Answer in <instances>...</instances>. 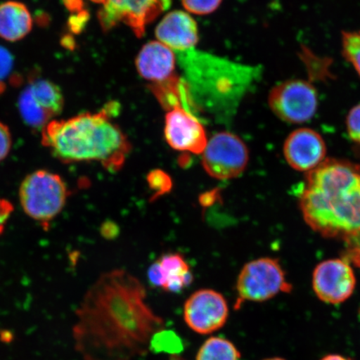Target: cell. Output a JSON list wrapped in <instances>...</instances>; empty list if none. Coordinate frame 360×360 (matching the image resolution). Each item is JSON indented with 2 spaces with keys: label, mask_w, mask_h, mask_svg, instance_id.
Wrapping results in <instances>:
<instances>
[{
  "label": "cell",
  "mask_w": 360,
  "mask_h": 360,
  "mask_svg": "<svg viewBox=\"0 0 360 360\" xmlns=\"http://www.w3.org/2000/svg\"><path fill=\"white\" fill-rule=\"evenodd\" d=\"M169 360H186L182 358L178 357V356H173L171 357Z\"/></svg>",
  "instance_id": "31"
},
{
  "label": "cell",
  "mask_w": 360,
  "mask_h": 360,
  "mask_svg": "<svg viewBox=\"0 0 360 360\" xmlns=\"http://www.w3.org/2000/svg\"><path fill=\"white\" fill-rule=\"evenodd\" d=\"M158 41L174 52L184 53L195 48L199 41V31L190 13L181 11L168 13L155 29Z\"/></svg>",
  "instance_id": "14"
},
{
  "label": "cell",
  "mask_w": 360,
  "mask_h": 360,
  "mask_svg": "<svg viewBox=\"0 0 360 360\" xmlns=\"http://www.w3.org/2000/svg\"><path fill=\"white\" fill-rule=\"evenodd\" d=\"M148 278L153 286L166 292H179L191 285L193 276L190 264L181 254L168 253L151 264Z\"/></svg>",
  "instance_id": "16"
},
{
  "label": "cell",
  "mask_w": 360,
  "mask_h": 360,
  "mask_svg": "<svg viewBox=\"0 0 360 360\" xmlns=\"http://www.w3.org/2000/svg\"><path fill=\"white\" fill-rule=\"evenodd\" d=\"M13 211V206L11 201L0 199V235L6 229L8 220L10 219Z\"/></svg>",
  "instance_id": "27"
},
{
  "label": "cell",
  "mask_w": 360,
  "mask_h": 360,
  "mask_svg": "<svg viewBox=\"0 0 360 360\" xmlns=\"http://www.w3.org/2000/svg\"><path fill=\"white\" fill-rule=\"evenodd\" d=\"M249 160L250 152L245 142L228 131L215 134L202 153V168L210 177L219 180L240 176Z\"/></svg>",
  "instance_id": "8"
},
{
  "label": "cell",
  "mask_w": 360,
  "mask_h": 360,
  "mask_svg": "<svg viewBox=\"0 0 360 360\" xmlns=\"http://www.w3.org/2000/svg\"><path fill=\"white\" fill-rule=\"evenodd\" d=\"M115 103L97 112L51 121L42 129V145L64 164L96 162L111 173L124 167L131 152L127 136L112 120Z\"/></svg>",
  "instance_id": "3"
},
{
  "label": "cell",
  "mask_w": 360,
  "mask_h": 360,
  "mask_svg": "<svg viewBox=\"0 0 360 360\" xmlns=\"http://www.w3.org/2000/svg\"><path fill=\"white\" fill-rule=\"evenodd\" d=\"M192 105V103H180L166 110L165 138L174 150L202 155L209 139Z\"/></svg>",
  "instance_id": "10"
},
{
  "label": "cell",
  "mask_w": 360,
  "mask_h": 360,
  "mask_svg": "<svg viewBox=\"0 0 360 360\" xmlns=\"http://www.w3.org/2000/svg\"><path fill=\"white\" fill-rule=\"evenodd\" d=\"M219 196V193L218 190H213L212 191L202 193L200 198V205L204 207L212 205L218 200Z\"/></svg>",
  "instance_id": "28"
},
{
  "label": "cell",
  "mask_w": 360,
  "mask_h": 360,
  "mask_svg": "<svg viewBox=\"0 0 360 360\" xmlns=\"http://www.w3.org/2000/svg\"><path fill=\"white\" fill-rule=\"evenodd\" d=\"M32 27V16L24 4L8 1L0 4V38L19 41L30 34Z\"/></svg>",
  "instance_id": "17"
},
{
  "label": "cell",
  "mask_w": 360,
  "mask_h": 360,
  "mask_svg": "<svg viewBox=\"0 0 360 360\" xmlns=\"http://www.w3.org/2000/svg\"><path fill=\"white\" fill-rule=\"evenodd\" d=\"M283 155L292 169L310 172L325 161L326 142L321 135L312 129H297L287 137L283 145Z\"/></svg>",
  "instance_id": "13"
},
{
  "label": "cell",
  "mask_w": 360,
  "mask_h": 360,
  "mask_svg": "<svg viewBox=\"0 0 360 360\" xmlns=\"http://www.w3.org/2000/svg\"><path fill=\"white\" fill-rule=\"evenodd\" d=\"M187 13L197 15H206L214 12L222 0H181Z\"/></svg>",
  "instance_id": "22"
},
{
  "label": "cell",
  "mask_w": 360,
  "mask_h": 360,
  "mask_svg": "<svg viewBox=\"0 0 360 360\" xmlns=\"http://www.w3.org/2000/svg\"><path fill=\"white\" fill-rule=\"evenodd\" d=\"M13 68V57L11 53L0 45V94L6 90V85L4 83L11 75Z\"/></svg>",
  "instance_id": "24"
},
{
  "label": "cell",
  "mask_w": 360,
  "mask_h": 360,
  "mask_svg": "<svg viewBox=\"0 0 360 360\" xmlns=\"http://www.w3.org/2000/svg\"><path fill=\"white\" fill-rule=\"evenodd\" d=\"M241 354L236 345L221 337H211L198 351L196 360H238Z\"/></svg>",
  "instance_id": "18"
},
{
  "label": "cell",
  "mask_w": 360,
  "mask_h": 360,
  "mask_svg": "<svg viewBox=\"0 0 360 360\" xmlns=\"http://www.w3.org/2000/svg\"><path fill=\"white\" fill-rule=\"evenodd\" d=\"M100 6L97 16L103 31L124 25L138 38H142L146 27L167 11L171 0H91Z\"/></svg>",
  "instance_id": "6"
},
{
  "label": "cell",
  "mask_w": 360,
  "mask_h": 360,
  "mask_svg": "<svg viewBox=\"0 0 360 360\" xmlns=\"http://www.w3.org/2000/svg\"><path fill=\"white\" fill-rule=\"evenodd\" d=\"M268 103L278 119L300 124L314 118L319 108L316 89L305 79L283 81L269 92Z\"/></svg>",
  "instance_id": "7"
},
{
  "label": "cell",
  "mask_w": 360,
  "mask_h": 360,
  "mask_svg": "<svg viewBox=\"0 0 360 360\" xmlns=\"http://www.w3.org/2000/svg\"><path fill=\"white\" fill-rule=\"evenodd\" d=\"M75 316L74 347L84 360H134L165 327L146 302L145 285L124 269L103 274Z\"/></svg>",
  "instance_id": "1"
},
{
  "label": "cell",
  "mask_w": 360,
  "mask_h": 360,
  "mask_svg": "<svg viewBox=\"0 0 360 360\" xmlns=\"http://www.w3.org/2000/svg\"><path fill=\"white\" fill-rule=\"evenodd\" d=\"M304 218L326 237L360 233V165L328 160L310 171L300 195Z\"/></svg>",
  "instance_id": "2"
},
{
  "label": "cell",
  "mask_w": 360,
  "mask_h": 360,
  "mask_svg": "<svg viewBox=\"0 0 360 360\" xmlns=\"http://www.w3.org/2000/svg\"><path fill=\"white\" fill-rule=\"evenodd\" d=\"M346 129L351 141L360 148V103L349 111L346 118Z\"/></svg>",
  "instance_id": "23"
},
{
  "label": "cell",
  "mask_w": 360,
  "mask_h": 360,
  "mask_svg": "<svg viewBox=\"0 0 360 360\" xmlns=\"http://www.w3.org/2000/svg\"><path fill=\"white\" fill-rule=\"evenodd\" d=\"M66 6L69 8H72L74 11H79L81 7H82V0H65Z\"/></svg>",
  "instance_id": "29"
},
{
  "label": "cell",
  "mask_w": 360,
  "mask_h": 360,
  "mask_svg": "<svg viewBox=\"0 0 360 360\" xmlns=\"http://www.w3.org/2000/svg\"><path fill=\"white\" fill-rule=\"evenodd\" d=\"M70 191L60 175L39 169L22 179L20 187L22 209L44 231L64 210Z\"/></svg>",
  "instance_id": "4"
},
{
  "label": "cell",
  "mask_w": 360,
  "mask_h": 360,
  "mask_svg": "<svg viewBox=\"0 0 360 360\" xmlns=\"http://www.w3.org/2000/svg\"><path fill=\"white\" fill-rule=\"evenodd\" d=\"M12 148V136L8 126L0 122V162L6 160Z\"/></svg>",
  "instance_id": "25"
},
{
  "label": "cell",
  "mask_w": 360,
  "mask_h": 360,
  "mask_svg": "<svg viewBox=\"0 0 360 360\" xmlns=\"http://www.w3.org/2000/svg\"><path fill=\"white\" fill-rule=\"evenodd\" d=\"M342 53L360 78V31H345L341 36Z\"/></svg>",
  "instance_id": "19"
},
{
  "label": "cell",
  "mask_w": 360,
  "mask_h": 360,
  "mask_svg": "<svg viewBox=\"0 0 360 360\" xmlns=\"http://www.w3.org/2000/svg\"><path fill=\"white\" fill-rule=\"evenodd\" d=\"M229 306L220 292L210 289L197 290L184 305V319L193 331L210 335L227 322Z\"/></svg>",
  "instance_id": "11"
},
{
  "label": "cell",
  "mask_w": 360,
  "mask_h": 360,
  "mask_svg": "<svg viewBox=\"0 0 360 360\" xmlns=\"http://www.w3.org/2000/svg\"><path fill=\"white\" fill-rule=\"evenodd\" d=\"M147 183L153 195L151 200L159 199L172 190L173 180L165 171L155 169L150 171L147 175Z\"/></svg>",
  "instance_id": "20"
},
{
  "label": "cell",
  "mask_w": 360,
  "mask_h": 360,
  "mask_svg": "<svg viewBox=\"0 0 360 360\" xmlns=\"http://www.w3.org/2000/svg\"><path fill=\"white\" fill-rule=\"evenodd\" d=\"M352 268L343 259L323 261L315 268L313 288L318 298L323 302L337 304L345 302L352 295L355 288Z\"/></svg>",
  "instance_id": "12"
},
{
  "label": "cell",
  "mask_w": 360,
  "mask_h": 360,
  "mask_svg": "<svg viewBox=\"0 0 360 360\" xmlns=\"http://www.w3.org/2000/svg\"><path fill=\"white\" fill-rule=\"evenodd\" d=\"M321 360H351L349 359L341 356L339 354H330L327 355L325 358H323Z\"/></svg>",
  "instance_id": "30"
},
{
  "label": "cell",
  "mask_w": 360,
  "mask_h": 360,
  "mask_svg": "<svg viewBox=\"0 0 360 360\" xmlns=\"http://www.w3.org/2000/svg\"><path fill=\"white\" fill-rule=\"evenodd\" d=\"M64 103L60 87L51 81L34 79L21 92L19 109L27 125L42 130L60 114Z\"/></svg>",
  "instance_id": "9"
},
{
  "label": "cell",
  "mask_w": 360,
  "mask_h": 360,
  "mask_svg": "<svg viewBox=\"0 0 360 360\" xmlns=\"http://www.w3.org/2000/svg\"><path fill=\"white\" fill-rule=\"evenodd\" d=\"M150 349L156 352L179 353L183 346L179 338L174 332L162 330L153 337Z\"/></svg>",
  "instance_id": "21"
},
{
  "label": "cell",
  "mask_w": 360,
  "mask_h": 360,
  "mask_svg": "<svg viewBox=\"0 0 360 360\" xmlns=\"http://www.w3.org/2000/svg\"><path fill=\"white\" fill-rule=\"evenodd\" d=\"M135 66L143 79L151 84L166 82L177 75L175 52L160 41L143 45L135 60Z\"/></svg>",
  "instance_id": "15"
},
{
  "label": "cell",
  "mask_w": 360,
  "mask_h": 360,
  "mask_svg": "<svg viewBox=\"0 0 360 360\" xmlns=\"http://www.w3.org/2000/svg\"><path fill=\"white\" fill-rule=\"evenodd\" d=\"M291 289L278 260L267 257L252 260L238 274L235 307L240 309L245 302H264Z\"/></svg>",
  "instance_id": "5"
},
{
  "label": "cell",
  "mask_w": 360,
  "mask_h": 360,
  "mask_svg": "<svg viewBox=\"0 0 360 360\" xmlns=\"http://www.w3.org/2000/svg\"><path fill=\"white\" fill-rule=\"evenodd\" d=\"M347 256L353 262L360 267V233L348 238Z\"/></svg>",
  "instance_id": "26"
},
{
  "label": "cell",
  "mask_w": 360,
  "mask_h": 360,
  "mask_svg": "<svg viewBox=\"0 0 360 360\" xmlns=\"http://www.w3.org/2000/svg\"><path fill=\"white\" fill-rule=\"evenodd\" d=\"M264 360H285V359H283L281 358H271V359H264Z\"/></svg>",
  "instance_id": "32"
}]
</instances>
